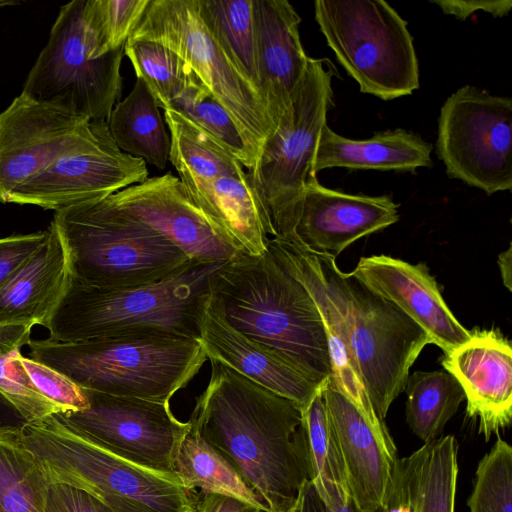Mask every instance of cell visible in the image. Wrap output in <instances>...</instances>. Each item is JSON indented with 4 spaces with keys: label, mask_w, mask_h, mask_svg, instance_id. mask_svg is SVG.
<instances>
[{
    "label": "cell",
    "mask_w": 512,
    "mask_h": 512,
    "mask_svg": "<svg viewBox=\"0 0 512 512\" xmlns=\"http://www.w3.org/2000/svg\"><path fill=\"white\" fill-rule=\"evenodd\" d=\"M169 109L181 113L213 137L246 170L255 166L256 161L231 116L199 80L187 87Z\"/></svg>",
    "instance_id": "obj_37"
},
{
    "label": "cell",
    "mask_w": 512,
    "mask_h": 512,
    "mask_svg": "<svg viewBox=\"0 0 512 512\" xmlns=\"http://www.w3.org/2000/svg\"><path fill=\"white\" fill-rule=\"evenodd\" d=\"M106 198L169 240L192 262L226 263L240 253L220 236L180 179L170 172L148 177Z\"/></svg>",
    "instance_id": "obj_16"
},
{
    "label": "cell",
    "mask_w": 512,
    "mask_h": 512,
    "mask_svg": "<svg viewBox=\"0 0 512 512\" xmlns=\"http://www.w3.org/2000/svg\"><path fill=\"white\" fill-rule=\"evenodd\" d=\"M210 302L235 330L314 383L331 375L327 332L312 297L267 249L239 253L210 280Z\"/></svg>",
    "instance_id": "obj_3"
},
{
    "label": "cell",
    "mask_w": 512,
    "mask_h": 512,
    "mask_svg": "<svg viewBox=\"0 0 512 512\" xmlns=\"http://www.w3.org/2000/svg\"><path fill=\"white\" fill-rule=\"evenodd\" d=\"M20 2L18 1H15V0H0V8L1 7H5V6H13V5H17L19 4Z\"/></svg>",
    "instance_id": "obj_47"
},
{
    "label": "cell",
    "mask_w": 512,
    "mask_h": 512,
    "mask_svg": "<svg viewBox=\"0 0 512 512\" xmlns=\"http://www.w3.org/2000/svg\"><path fill=\"white\" fill-rule=\"evenodd\" d=\"M150 0H85L82 22L90 58L124 47Z\"/></svg>",
    "instance_id": "obj_36"
},
{
    "label": "cell",
    "mask_w": 512,
    "mask_h": 512,
    "mask_svg": "<svg viewBox=\"0 0 512 512\" xmlns=\"http://www.w3.org/2000/svg\"><path fill=\"white\" fill-rule=\"evenodd\" d=\"M288 512H362L352 499L346 504L328 506L319 496L310 480L305 481L298 492L295 502Z\"/></svg>",
    "instance_id": "obj_43"
},
{
    "label": "cell",
    "mask_w": 512,
    "mask_h": 512,
    "mask_svg": "<svg viewBox=\"0 0 512 512\" xmlns=\"http://www.w3.org/2000/svg\"><path fill=\"white\" fill-rule=\"evenodd\" d=\"M88 121L68 98L17 96L0 113V203L51 163Z\"/></svg>",
    "instance_id": "obj_15"
},
{
    "label": "cell",
    "mask_w": 512,
    "mask_h": 512,
    "mask_svg": "<svg viewBox=\"0 0 512 512\" xmlns=\"http://www.w3.org/2000/svg\"><path fill=\"white\" fill-rule=\"evenodd\" d=\"M467 505L470 512H512V447L506 441L499 438L480 460Z\"/></svg>",
    "instance_id": "obj_38"
},
{
    "label": "cell",
    "mask_w": 512,
    "mask_h": 512,
    "mask_svg": "<svg viewBox=\"0 0 512 512\" xmlns=\"http://www.w3.org/2000/svg\"><path fill=\"white\" fill-rule=\"evenodd\" d=\"M198 5L229 57L259 92L253 0H198Z\"/></svg>",
    "instance_id": "obj_33"
},
{
    "label": "cell",
    "mask_w": 512,
    "mask_h": 512,
    "mask_svg": "<svg viewBox=\"0 0 512 512\" xmlns=\"http://www.w3.org/2000/svg\"><path fill=\"white\" fill-rule=\"evenodd\" d=\"M46 512H111L83 489L60 482H47Z\"/></svg>",
    "instance_id": "obj_41"
},
{
    "label": "cell",
    "mask_w": 512,
    "mask_h": 512,
    "mask_svg": "<svg viewBox=\"0 0 512 512\" xmlns=\"http://www.w3.org/2000/svg\"><path fill=\"white\" fill-rule=\"evenodd\" d=\"M28 347L29 358L83 389L168 402L208 360L199 339L161 331L78 342L31 339Z\"/></svg>",
    "instance_id": "obj_4"
},
{
    "label": "cell",
    "mask_w": 512,
    "mask_h": 512,
    "mask_svg": "<svg viewBox=\"0 0 512 512\" xmlns=\"http://www.w3.org/2000/svg\"><path fill=\"white\" fill-rule=\"evenodd\" d=\"M199 341L207 359L236 372L304 408L323 386L296 370L274 352L235 330L209 299L199 325Z\"/></svg>",
    "instance_id": "obj_22"
},
{
    "label": "cell",
    "mask_w": 512,
    "mask_h": 512,
    "mask_svg": "<svg viewBox=\"0 0 512 512\" xmlns=\"http://www.w3.org/2000/svg\"><path fill=\"white\" fill-rule=\"evenodd\" d=\"M0 423L23 425L25 422L11 405V403L0 394Z\"/></svg>",
    "instance_id": "obj_46"
},
{
    "label": "cell",
    "mask_w": 512,
    "mask_h": 512,
    "mask_svg": "<svg viewBox=\"0 0 512 512\" xmlns=\"http://www.w3.org/2000/svg\"><path fill=\"white\" fill-rule=\"evenodd\" d=\"M84 3L73 0L61 6L21 93L38 101L68 98L82 116L107 123L121 96L124 47L90 58L82 22Z\"/></svg>",
    "instance_id": "obj_12"
},
{
    "label": "cell",
    "mask_w": 512,
    "mask_h": 512,
    "mask_svg": "<svg viewBox=\"0 0 512 512\" xmlns=\"http://www.w3.org/2000/svg\"><path fill=\"white\" fill-rule=\"evenodd\" d=\"M437 155L450 178L487 195L512 189V99L465 85L443 103Z\"/></svg>",
    "instance_id": "obj_11"
},
{
    "label": "cell",
    "mask_w": 512,
    "mask_h": 512,
    "mask_svg": "<svg viewBox=\"0 0 512 512\" xmlns=\"http://www.w3.org/2000/svg\"><path fill=\"white\" fill-rule=\"evenodd\" d=\"M315 19L328 46L362 93L382 100L419 88L407 22L382 0H317Z\"/></svg>",
    "instance_id": "obj_8"
},
{
    "label": "cell",
    "mask_w": 512,
    "mask_h": 512,
    "mask_svg": "<svg viewBox=\"0 0 512 512\" xmlns=\"http://www.w3.org/2000/svg\"><path fill=\"white\" fill-rule=\"evenodd\" d=\"M129 38L159 43L183 60L226 109L257 162L274 125L259 92L201 15L198 0H150Z\"/></svg>",
    "instance_id": "obj_9"
},
{
    "label": "cell",
    "mask_w": 512,
    "mask_h": 512,
    "mask_svg": "<svg viewBox=\"0 0 512 512\" xmlns=\"http://www.w3.org/2000/svg\"><path fill=\"white\" fill-rule=\"evenodd\" d=\"M33 325H0V394L25 423L36 422L63 410L40 394L18 359L21 348L31 340Z\"/></svg>",
    "instance_id": "obj_34"
},
{
    "label": "cell",
    "mask_w": 512,
    "mask_h": 512,
    "mask_svg": "<svg viewBox=\"0 0 512 512\" xmlns=\"http://www.w3.org/2000/svg\"><path fill=\"white\" fill-rule=\"evenodd\" d=\"M170 135L169 160L178 175L199 180L240 172L242 164L204 130L173 110H164Z\"/></svg>",
    "instance_id": "obj_32"
},
{
    "label": "cell",
    "mask_w": 512,
    "mask_h": 512,
    "mask_svg": "<svg viewBox=\"0 0 512 512\" xmlns=\"http://www.w3.org/2000/svg\"><path fill=\"white\" fill-rule=\"evenodd\" d=\"M18 359L36 390L59 406L63 412L78 411L88 407L86 390L67 376L22 354Z\"/></svg>",
    "instance_id": "obj_39"
},
{
    "label": "cell",
    "mask_w": 512,
    "mask_h": 512,
    "mask_svg": "<svg viewBox=\"0 0 512 512\" xmlns=\"http://www.w3.org/2000/svg\"><path fill=\"white\" fill-rule=\"evenodd\" d=\"M47 230L44 243L0 288V325L44 327L65 289L66 249L51 223Z\"/></svg>",
    "instance_id": "obj_25"
},
{
    "label": "cell",
    "mask_w": 512,
    "mask_h": 512,
    "mask_svg": "<svg viewBox=\"0 0 512 512\" xmlns=\"http://www.w3.org/2000/svg\"><path fill=\"white\" fill-rule=\"evenodd\" d=\"M322 393L344 459L350 498L360 511L374 512L398 459L394 441L374 410L355 404L329 378Z\"/></svg>",
    "instance_id": "obj_18"
},
{
    "label": "cell",
    "mask_w": 512,
    "mask_h": 512,
    "mask_svg": "<svg viewBox=\"0 0 512 512\" xmlns=\"http://www.w3.org/2000/svg\"><path fill=\"white\" fill-rule=\"evenodd\" d=\"M51 224L65 246L69 276L85 285H148L192 263L177 246L106 197L56 211Z\"/></svg>",
    "instance_id": "obj_7"
},
{
    "label": "cell",
    "mask_w": 512,
    "mask_h": 512,
    "mask_svg": "<svg viewBox=\"0 0 512 512\" xmlns=\"http://www.w3.org/2000/svg\"><path fill=\"white\" fill-rule=\"evenodd\" d=\"M46 486L22 425L0 423V512H46Z\"/></svg>",
    "instance_id": "obj_29"
},
{
    "label": "cell",
    "mask_w": 512,
    "mask_h": 512,
    "mask_svg": "<svg viewBox=\"0 0 512 512\" xmlns=\"http://www.w3.org/2000/svg\"><path fill=\"white\" fill-rule=\"evenodd\" d=\"M173 472L184 488L231 495L266 511L262 500L233 466L191 426L178 448Z\"/></svg>",
    "instance_id": "obj_30"
},
{
    "label": "cell",
    "mask_w": 512,
    "mask_h": 512,
    "mask_svg": "<svg viewBox=\"0 0 512 512\" xmlns=\"http://www.w3.org/2000/svg\"><path fill=\"white\" fill-rule=\"evenodd\" d=\"M124 54L137 79L144 82L157 106L163 110L169 109L187 87L198 81L183 60L159 43L129 38L124 45Z\"/></svg>",
    "instance_id": "obj_35"
},
{
    "label": "cell",
    "mask_w": 512,
    "mask_h": 512,
    "mask_svg": "<svg viewBox=\"0 0 512 512\" xmlns=\"http://www.w3.org/2000/svg\"><path fill=\"white\" fill-rule=\"evenodd\" d=\"M259 94L274 128L289 106L307 68L301 43V18L287 0H253Z\"/></svg>",
    "instance_id": "obj_21"
},
{
    "label": "cell",
    "mask_w": 512,
    "mask_h": 512,
    "mask_svg": "<svg viewBox=\"0 0 512 512\" xmlns=\"http://www.w3.org/2000/svg\"><path fill=\"white\" fill-rule=\"evenodd\" d=\"M209 361L210 378L196 399L192 428L233 466L265 512H288L310 480L301 406Z\"/></svg>",
    "instance_id": "obj_1"
},
{
    "label": "cell",
    "mask_w": 512,
    "mask_h": 512,
    "mask_svg": "<svg viewBox=\"0 0 512 512\" xmlns=\"http://www.w3.org/2000/svg\"><path fill=\"white\" fill-rule=\"evenodd\" d=\"M351 273L418 324L443 353L471 337L449 309L425 263L373 255L360 258Z\"/></svg>",
    "instance_id": "obj_20"
},
{
    "label": "cell",
    "mask_w": 512,
    "mask_h": 512,
    "mask_svg": "<svg viewBox=\"0 0 512 512\" xmlns=\"http://www.w3.org/2000/svg\"><path fill=\"white\" fill-rule=\"evenodd\" d=\"M188 193L220 236L238 252L264 254L274 236L264 206L248 172L199 180L178 175Z\"/></svg>",
    "instance_id": "obj_23"
},
{
    "label": "cell",
    "mask_w": 512,
    "mask_h": 512,
    "mask_svg": "<svg viewBox=\"0 0 512 512\" xmlns=\"http://www.w3.org/2000/svg\"><path fill=\"white\" fill-rule=\"evenodd\" d=\"M432 145L412 132L396 129L364 140L349 139L328 125L321 131L312 173L329 168L413 172L431 167Z\"/></svg>",
    "instance_id": "obj_26"
},
{
    "label": "cell",
    "mask_w": 512,
    "mask_h": 512,
    "mask_svg": "<svg viewBox=\"0 0 512 512\" xmlns=\"http://www.w3.org/2000/svg\"><path fill=\"white\" fill-rule=\"evenodd\" d=\"M323 386L302 408V428L310 481L321 499L335 507L346 504L351 498L344 459L325 407Z\"/></svg>",
    "instance_id": "obj_28"
},
{
    "label": "cell",
    "mask_w": 512,
    "mask_h": 512,
    "mask_svg": "<svg viewBox=\"0 0 512 512\" xmlns=\"http://www.w3.org/2000/svg\"><path fill=\"white\" fill-rule=\"evenodd\" d=\"M197 512H262L261 508L240 498L207 493L198 502Z\"/></svg>",
    "instance_id": "obj_44"
},
{
    "label": "cell",
    "mask_w": 512,
    "mask_h": 512,
    "mask_svg": "<svg viewBox=\"0 0 512 512\" xmlns=\"http://www.w3.org/2000/svg\"><path fill=\"white\" fill-rule=\"evenodd\" d=\"M501 278L503 285L509 290L512 291V247H509L501 252L498 256L497 260Z\"/></svg>",
    "instance_id": "obj_45"
},
{
    "label": "cell",
    "mask_w": 512,
    "mask_h": 512,
    "mask_svg": "<svg viewBox=\"0 0 512 512\" xmlns=\"http://www.w3.org/2000/svg\"><path fill=\"white\" fill-rule=\"evenodd\" d=\"M406 420L424 443L441 437L446 423L457 412L465 395L447 371H415L407 377Z\"/></svg>",
    "instance_id": "obj_31"
},
{
    "label": "cell",
    "mask_w": 512,
    "mask_h": 512,
    "mask_svg": "<svg viewBox=\"0 0 512 512\" xmlns=\"http://www.w3.org/2000/svg\"><path fill=\"white\" fill-rule=\"evenodd\" d=\"M399 205L388 195L351 194L309 180L282 239L336 257L356 240L396 223Z\"/></svg>",
    "instance_id": "obj_17"
},
{
    "label": "cell",
    "mask_w": 512,
    "mask_h": 512,
    "mask_svg": "<svg viewBox=\"0 0 512 512\" xmlns=\"http://www.w3.org/2000/svg\"><path fill=\"white\" fill-rule=\"evenodd\" d=\"M222 264L192 262L175 276L134 287L89 286L69 276L44 327L60 342L150 331L198 339L210 280Z\"/></svg>",
    "instance_id": "obj_5"
},
{
    "label": "cell",
    "mask_w": 512,
    "mask_h": 512,
    "mask_svg": "<svg viewBox=\"0 0 512 512\" xmlns=\"http://www.w3.org/2000/svg\"><path fill=\"white\" fill-rule=\"evenodd\" d=\"M267 247L306 288L328 338L347 350L375 413L384 420L431 338L351 272H342L333 255L314 253L282 238H270Z\"/></svg>",
    "instance_id": "obj_2"
},
{
    "label": "cell",
    "mask_w": 512,
    "mask_h": 512,
    "mask_svg": "<svg viewBox=\"0 0 512 512\" xmlns=\"http://www.w3.org/2000/svg\"><path fill=\"white\" fill-rule=\"evenodd\" d=\"M47 482L85 490L111 512H197L198 499L176 476L130 462L57 414L22 425Z\"/></svg>",
    "instance_id": "obj_6"
},
{
    "label": "cell",
    "mask_w": 512,
    "mask_h": 512,
    "mask_svg": "<svg viewBox=\"0 0 512 512\" xmlns=\"http://www.w3.org/2000/svg\"><path fill=\"white\" fill-rule=\"evenodd\" d=\"M148 174L143 159L117 147L106 122L88 121L51 163L12 192L7 203L56 212L142 183Z\"/></svg>",
    "instance_id": "obj_13"
},
{
    "label": "cell",
    "mask_w": 512,
    "mask_h": 512,
    "mask_svg": "<svg viewBox=\"0 0 512 512\" xmlns=\"http://www.w3.org/2000/svg\"><path fill=\"white\" fill-rule=\"evenodd\" d=\"M458 445L452 435L398 458L374 512H455Z\"/></svg>",
    "instance_id": "obj_24"
},
{
    "label": "cell",
    "mask_w": 512,
    "mask_h": 512,
    "mask_svg": "<svg viewBox=\"0 0 512 512\" xmlns=\"http://www.w3.org/2000/svg\"><path fill=\"white\" fill-rule=\"evenodd\" d=\"M445 371L460 384L467 416L488 441L512 419V346L498 329H476L441 358Z\"/></svg>",
    "instance_id": "obj_19"
},
{
    "label": "cell",
    "mask_w": 512,
    "mask_h": 512,
    "mask_svg": "<svg viewBox=\"0 0 512 512\" xmlns=\"http://www.w3.org/2000/svg\"><path fill=\"white\" fill-rule=\"evenodd\" d=\"M440 7L446 15H452L460 20H466L476 11L487 12L493 17H503L512 8L511 0H431Z\"/></svg>",
    "instance_id": "obj_42"
},
{
    "label": "cell",
    "mask_w": 512,
    "mask_h": 512,
    "mask_svg": "<svg viewBox=\"0 0 512 512\" xmlns=\"http://www.w3.org/2000/svg\"><path fill=\"white\" fill-rule=\"evenodd\" d=\"M85 390L87 408L57 414L65 423L130 462L176 476L173 463L190 421H179L168 401Z\"/></svg>",
    "instance_id": "obj_14"
},
{
    "label": "cell",
    "mask_w": 512,
    "mask_h": 512,
    "mask_svg": "<svg viewBox=\"0 0 512 512\" xmlns=\"http://www.w3.org/2000/svg\"><path fill=\"white\" fill-rule=\"evenodd\" d=\"M48 230L0 238V288L44 243Z\"/></svg>",
    "instance_id": "obj_40"
},
{
    "label": "cell",
    "mask_w": 512,
    "mask_h": 512,
    "mask_svg": "<svg viewBox=\"0 0 512 512\" xmlns=\"http://www.w3.org/2000/svg\"><path fill=\"white\" fill-rule=\"evenodd\" d=\"M336 74L329 59L309 58L289 106L265 141L255 166L246 170L268 215L272 238L284 236L295 203L316 177L312 166L334 105L332 78Z\"/></svg>",
    "instance_id": "obj_10"
},
{
    "label": "cell",
    "mask_w": 512,
    "mask_h": 512,
    "mask_svg": "<svg viewBox=\"0 0 512 512\" xmlns=\"http://www.w3.org/2000/svg\"><path fill=\"white\" fill-rule=\"evenodd\" d=\"M109 133L124 153L165 169L170 135L153 96L137 79L130 93L113 107L107 121Z\"/></svg>",
    "instance_id": "obj_27"
}]
</instances>
